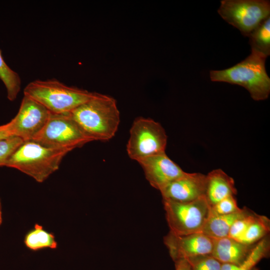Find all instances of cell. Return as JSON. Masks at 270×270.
<instances>
[{"mask_svg": "<svg viewBox=\"0 0 270 270\" xmlns=\"http://www.w3.org/2000/svg\"><path fill=\"white\" fill-rule=\"evenodd\" d=\"M70 114L84 134L94 140H108L112 138L120 122L116 102L108 95L95 92L89 100Z\"/></svg>", "mask_w": 270, "mask_h": 270, "instance_id": "obj_1", "label": "cell"}, {"mask_svg": "<svg viewBox=\"0 0 270 270\" xmlns=\"http://www.w3.org/2000/svg\"><path fill=\"white\" fill-rule=\"evenodd\" d=\"M266 58L251 50L250 54L236 64L223 70H210V80L239 85L249 92L253 100H264L270 93V78L265 67Z\"/></svg>", "mask_w": 270, "mask_h": 270, "instance_id": "obj_2", "label": "cell"}, {"mask_svg": "<svg viewBox=\"0 0 270 270\" xmlns=\"http://www.w3.org/2000/svg\"><path fill=\"white\" fill-rule=\"evenodd\" d=\"M70 151L44 146L34 140L24 142L7 160L5 166L18 170L42 182L58 170Z\"/></svg>", "mask_w": 270, "mask_h": 270, "instance_id": "obj_3", "label": "cell"}, {"mask_svg": "<svg viewBox=\"0 0 270 270\" xmlns=\"http://www.w3.org/2000/svg\"><path fill=\"white\" fill-rule=\"evenodd\" d=\"M24 96L36 100L50 112H70L90 99L95 92L68 86L52 78L36 80L28 84L24 90Z\"/></svg>", "mask_w": 270, "mask_h": 270, "instance_id": "obj_4", "label": "cell"}, {"mask_svg": "<svg viewBox=\"0 0 270 270\" xmlns=\"http://www.w3.org/2000/svg\"><path fill=\"white\" fill-rule=\"evenodd\" d=\"M170 232L176 235L202 233L210 214L205 196L188 202L163 200Z\"/></svg>", "mask_w": 270, "mask_h": 270, "instance_id": "obj_5", "label": "cell"}, {"mask_svg": "<svg viewBox=\"0 0 270 270\" xmlns=\"http://www.w3.org/2000/svg\"><path fill=\"white\" fill-rule=\"evenodd\" d=\"M44 146L70 152L92 142L70 112L50 114L42 131L32 140Z\"/></svg>", "mask_w": 270, "mask_h": 270, "instance_id": "obj_6", "label": "cell"}, {"mask_svg": "<svg viewBox=\"0 0 270 270\" xmlns=\"http://www.w3.org/2000/svg\"><path fill=\"white\" fill-rule=\"evenodd\" d=\"M167 136L161 124L151 118L140 117L134 122L126 146L130 158L137 162L165 152Z\"/></svg>", "mask_w": 270, "mask_h": 270, "instance_id": "obj_7", "label": "cell"}, {"mask_svg": "<svg viewBox=\"0 0 270 270\" xmlns=\"http://www.w3.org/2000/svg\"><path fill=\"white\" fill-rule=\"evenodd\" d=\"M218 12L245 36L270 16V2L266 0H222Z\"/></svg>", "mask_w": 270, "mask_h": 270, "instance_id": "obj_8", "label": "cell"}, {"mask_svg": "<svg viewBox=\"0 0 270 270\" xmlns=\"http://www.w3.org/2000/svg\"><path fill=\"white\" fill-rule=\"evenodd\" d=\"M50 112L36 100L24 96L16 116L8 123L12 136L32 140L43 129Z\"/></svg>", "mask_w": 270, "mask_h": 270, "instance_id": "obj_9", "label": "cell"}, {"mask_svg": "<svg viewBox=\"0 0 270 270\" xmlns=\"http://www.w3.org/2000/svg\"><path fill=\"white\" fill-rule=\"evenodd\" d=\"M214 240L202 233L176 235L171 232L164 236V242L175 262L180 260L210 255Z\"/></svg>", "mask_w": 270, "mask_h": 270, "instance_id": "obj_10", "label": "cell"}, {"mask_svg": "<svg viewBox=\"0 0 270 270\" xmlns=\"http://www.w3.org/2000/svg\"><path fill=\"white\" fill-rule=\"evenodd\" d=\"M138 162L150 184L160 191L185 173L165 152L144 158Z\"/></svg>", "mask_w": 270, "mask_h": 270, "instance_id": "obj_11", "label": "cell"}, {"mask_svg": "<svg viewBox=\"0 0 270 270\" xmlns=\"http://www.w3.org/2000/svg\"><path fill=\"white\" fill-rule=\"evenodd\" d=\"M206 175L185 173L160 190L163 200L188 202L204 196Z\"/></svg>", "mask_w": 270, "mask_h": 270, "instance_id": "obj_12", "label": "cell"}, {"mask_svg": "<svg viewBox=\"0 0 270 270\" xmlns=\"http://www.w3.org/2000/svg\"><path fill=\"white\" fill-rule=\"evenodd\" d=\"M236 192L233 178L221 169L214 170L206 175L204 196L210 206L228 196H234Z\"/></svg>", "mask_w": 270, "mask_h": 270, "instance_id": "obj_13", "label": "cell"}, {"mask_svg": "<svg viewBox=\"0 0 270 270\" xmlns=\"http://www.w3.org/2000/svg\"><path fill=\"white\" fill-rule=\"evenodd\" d=\"M211 256L220 263H229L240 266L252 246L247 245L228 236L213 239Z\"/></svg>", "mask_w": 270, "mask_h": 270, "instance_id": "obj_14", "label": "cell"}, {"mask_svg": "<svg viewBox=\"0 0 270 270\" xmlns=\"http://www.w3.org/2000/svg\"><path fill=\"white\" fill-rule=\"evenodd\" d=\"M251 212L244 208L238 212L228 214L214 215L210 214L202 233L212 239L226 237L234 222L248 214Z\"/></svg>", "mask_w": 270, "mask_h": 270, "instance_id": "obj_15", "label": "cell"}, {"mask_svg": "<svg viewBox=\"0 0 270 270\" xmlns=\"http://www.w3.org/2000/svg\"><path fill=\"white\" fill-rule=\"evenodd\" d=\"M24 244L28 248L33 251L44 248L55 249L58 246L54 234L38 224H36L34 228L26 234Z\"/></svg>", "mask_w": 270, "mask_h": 270, "instance_id": "obj_16", "label": "cell"}, {"mask_svg": "<svg viewBox=\"0 0 270 270\" xmlns=\"http://www.w3.org/2000/svg\"><path fill=\"white\" fill-rule=\"evenodd\" d=\"M251 50L268 57L270 54V16L264 20L248 36Z\"/></svg>", "mask_w": 270, "mask_h": 270, "instance_id": "obj_17", "label": "cell"}, {"mask_svg": "<svg viewBox=\"0 0 270 270\" xmlns=\"http://www.w3.org/2000/svg\"><path fill=\"white\" fill-rule=\"evenodd\" d=\"M0 79L7 91V98L10 101L15 100L20 90L21 80L19 74L11 69L4 61L0 50Z\"/></svg>", "mask_w": 270, "mask_h": 270, "instance_id": "obj_18", "label": "cell"}, {"mask_svg": "<svg viewBox=\"0 0 270 270\" xmlns=\"http://www.w3.org/2000/svg\"><path fill=\"white\" fill-rule=\"evenodd\" d=\"M270 230V220L266 216L257 214L248 226L241 242L252 246L266 236Z\"/></svg>", "mask_w": 270, "mask_h": 270, "instance_id": "obj_19", "label": "cell"}, {"mask_svg": "<svg viewBox=\"0 0 270 270\" xmlns=\"http://www.w3.org/2000/svg\"><path fill=\"white\" fill-rule=\"evenodd\" d=\"M270 249V238L268 235L252 246L248 254L240 266L239 270H257L255 266L262 258H267Z\"/></svg>", "mask_w": 270, "mask_h": 270, "instance_id": "obj_20", "label": "cell"}, {"mask_svg": "<svg viewBox=\"0 0 270 270\" xmlns=\"http://www.w3.org/2000/svg\"><path fill=\"white\" fill-rule=\"evenodd\" d=\"M24 142L13 136L0 140V166H5L9 158Z\"/></svg>", "mask_w": 270, "mask_h": 270, "instance_id": "obj_21", "label": "cell"}, {"mask_svg": "<svg viewBox=\"0 0 270 270\" xmlns=\"http://www.w3.org/2000/svg\"><path fill=\"white\" fill-rule=\"evenodd\" d=\"M192 270H220L221 264L211 255L200 256L186 260Z\"/></svg>", "mask_w": 270, "mask_h": 270, "instance_id": "obj_22", "label": "cell"}, {"mask_svg": "<svg viewBox=\"0 0 270 270\" xmlns=\"http://www.w3.org/2000/svg\"><path fill=\"white\" fill-rule=\"evenodd\" d=\"M256 215V214L251 212L248 214L236 220L232 226L228 236L241 242L248 226Z\"/></svg>", "mask_w": 270, "mask_h": 270, "instance_id": "obj_23", "label": "cell"}, {"mask_svg": "<svg viewBox=\"0 0 270 270\" xmlns=\"http://www.w3.org/2000/svg\"><path fill=\"white\" fill-rule=\"evenodd\" d=\"M242 208L237 204L233 196H228L210 206V214L214 215H224L240 212Z\"/></svg>", "mask_w": 270, "mask_h": 270, "instance_id": "obj_24", "label": "cell"}, {"mask_svg": "<svg viewBox=\"0 0 270 270\" xmlns=\"http://www.w3.org/2000/svg\"><path fill=\"white\" fill-rule=\"evenodd\" d=\"M174 262L176 270H192L190 266L186 260H180Z\"/></svg>", "mask_w": 270, "mask_h": 270, "instance_id": "obj_25", "label": "cell"}, {"mask_svg": "<svg viewBox=\"0 0 270 270\" xmlns=\"http://www.w3.org/2000/svg\"><path fill=\"white\" fill-rule=\"evenodd\" d=\"M12 136L8 129V123L2 125V128L0 129V140Z\"/></svg>", "mask_w": 270, "mask_h": 270, "instance_id": "obj_26", "label": "cell"}, {"mask_svg": "<svg viewBox=\"0 0 270 270\" xmlns=\"http://www.w3.org/2000/svg\"><path fill=\"white\" fill-rule=\"evenodd\" d=\"M240 266L236 264H229V263H222L221 264V267L220 270H239Z\"/></svg>", "mask_w": 270, "mask_h": 270, "instance_id": "obj_27", "label": "cell"}, {"mask_svg": "<svg viewBox=\"0 0 270 270\" xmlns=\"http://www.w3.org/2000/svg\"><path fill=\"white\" fill-rule=\"evenodd\" d=\"M2 204H1V201L0 199V226L2 224Z\"/></svg>", "mask_w": 270, "mask_h": 270, "instance_id": "obj_28", "label": "cell"}, {"mask_svg": "<svg viewBox=\"0 0 270 270\" xmlns=\"http://www.w3.org/2000/svg\"><path fill=\"white\" fill-rule=\"evenodd\" d=\"M2 125L0 126V129L2 128Z\"/></svg>", "mask_w": 270, "mask_h": 270, "instance_id": "obj_29", "label": "cell"}]
</instances>
